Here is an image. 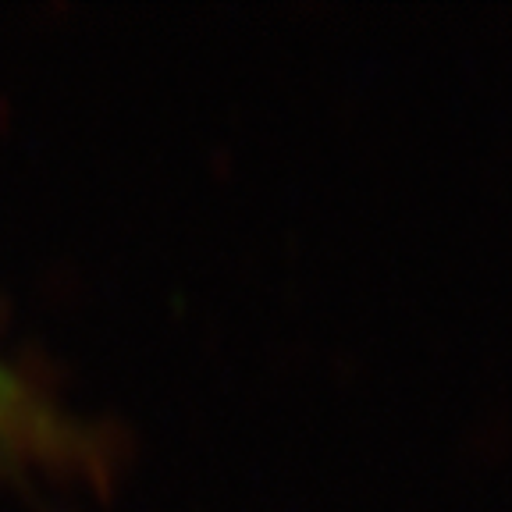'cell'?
I'll use <instances>...</instances> for the list:
<instances>
[{
	"label": "cell",
	"mask_w": 512,
	"mask_h": 512,
	"mask_svg": "<svg viewBox=\"0 0 512 512\" xmlns=\"http://www.w3.org/2000/svg\"><path fill=\"white\" fill-rule=\"evenodd\" d=\"M15 406H22V399H18V392H15V381L0 370V413H8V409H15Z\"/></svg>",
	"instance_id": "cell-1"
}]
</instances>
